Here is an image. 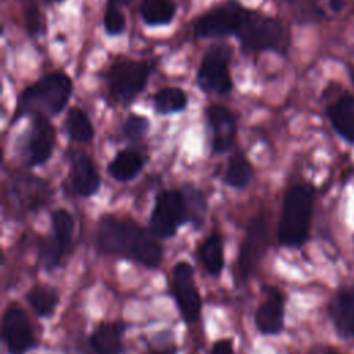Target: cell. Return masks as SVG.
I'll return each instance as SVG.
<instances>
[{
  "instance_id": "6da1fadb",
  "label": "cell",
  "mask_w": 354,
  "mask_h": 354,
  "mask_svg": "<svg viewBox=\"0 0 354 354\" xmlns=\"http://www.w3.org/2000/svg\"><path fill=\"white\" fill-rule=\"evenodd\" d=\"M97 245L104 253L134 260L155 268L162 260L160 245L136 223L104 216L97 227Z\"/></svg>"
},
{
  "instance_id": "7a4b0ae2",
  "label": "cell",
  "mask_w": 354,
  "mask_h": 354,
  "mask_svg": "<svg viewBox=\"0 0 354 354\" xmlns=\"http://www.w3.org/2000/svg\"><path fill=\"white\" fill-rule=\"evenodd\" d=\"M71 93L72 83L66 75H46L19 95L17 115H57L65 108Z\"/></svg>"
},
{
  "instance_id": "3957f363",
  "label": "cell",
  "mask_w": 354,
  "mask_h": 354,
  "mask_svg": "<svg viewBox=\"0 0 354 354\" xmlns=\"http://www.w3.org/2000/svg\"><path fill=\"white\" fill-rule=\"evenodd\" d=\"M314 192L307 185L290 188L283 199L278 224V241L283 246H300L307 241Z\"/></svg>"
},
{
  "instance_id": "277c9868",
  "label": "cell",
  "mask_w": 354,
  "mask_h": 354,
  "mask_svg": "<svg viewBox=\"0 0 354 354\" xmlns=\"http://www.w3.org/2000/svg\"><path fill=\"white\" fill-rule=\"evenodd\" d=\"M188 209L183 189H163L156 195L149 218V230L156 238H171L188 223Z\"/></svg>"
},
{
  "instance_id": "5b68a950",
  "label": "cell",
  "mask_w": 354,
  "mask_h": 354,
  "mask_svg": "<svg viewBox=\"0 0 354 354\" xmlns=\"http://www.w3.org/2000/svg\"><path fill=\"white\" fill-rule=\"evenodd\" d=\"M235 35L245 48L263 51L277 46L282 35V28L279 22L271 17L245 11Z\"/></svg>"
},
{
  "instance_id": "8992f818",
  "label": "cell",
  "mask_w": 354,
  "mask_h": 354,
  "mask_svg": "<svg viewBox=\"0 0 354 354\" xmlns=\"http://www.w3.org/2000/svg\"><path fill=\"white\" fill-rule=\"evenodd\" d=\"M171 293L185 322L198 321L202 310V299L194 279V268L187 261L173 267Z\"/></svg>"
},
{
  "instance_id": "52a82bcc",
  "label": "cell",
  "mask_w": 354,
  "mask_h": 354,
  "mask_svg": "<svg viewBox=\"0 0 354 354\" xmlns=\"http://www.w3.org/2000/svg\"><path fill=\"white\" fill-rule=\"evenodd\" d=\"M149 66L142 61H120L112 66L108 76L111 93L122 101L134 98L147 84Z\"/></svg>"
},
{
  "instance_id": "ba28073f",
  "label": "cell",
  "mask_w": 354,
  "mask_h": 354,
  "mask_svg": "<svg viewBox=\"0 0 354 354\" xmlns=\"http://www.w3.org/2000/svg\"><path fill=\"white\" fill-rule=\"evenodd\" d=\"M3 342L8 354H26L36 347V337L26 314L17 306H10L3 315Z\"/></svg>"
},
{
  "instance_id": "9c48e42d",
  "label": "cell",
  "mask_w": 354,
  "mask_h": 354,
  "mask_svg": "<svg viewBox=\"0 0 354 354\" xmlns=\"http://www.w3.org/2000/svg\"><path fill=\"white\" fill-rule=\"evenodd\" d=\"M51 225L53 235L41 245V260L47 270L57 267L68 250L75 230V221L68 210L58 209L53 212Z\"/></svg>"
},
{
  "instance_id": "30bf717a",
  "label": "cell",
  "mask_w": 354,
  "mask_h": 354,
  "mask_svg": "<svg viewBox=\"0 0 354 354\" xmlns=\"http://www.w3.org/2000/svg\"><path fill=\"white\" fill-rule=\"evenodd\" d=\"M228 58L230 53L224 47H216L206 53L198 71V83L203 90L224 94L232 88Z\"/></svg>"
},
{
  "instance_id": "8fae6325",
  "label": "cell",
  "mask_w": 354,
  "mask_h": 354,
  "mask_svg": "<svg viewBox=\"0 0 354 354\" xmlns=\"http://www.w3.org/2000/svg\"><path fill=\"white\" fill-rule=\"evenodd\" d=\"M245 10L230 1L196 19L194 30L198 37H221L235 33Z\"/></svg>"
},
{
  "instance_id": "7c38bea8",
  "label": "cell",
  "mask_w": 354,
  "mask_h": 354,
  "mask_svg": "<svg viewBox=\"0 0 354 354\" xmlns=\"http://www.w3.org/2000/svg\"><path fill=\"white\" fill-rule=\"evenodd\" d=\"M267 246V221L261 214L253 216L246 227L245 238L241 245L238 266L243 279L249 278L256 270Z\"/></svg>"
},
{
  "instance_id": "4fadbf2b",
  "label": "cell",
  "mask_w": 354,
  "mask_h": 354,
  "mask_svg": "<svg viewBox=\"0 0 354 354\" xmlns=\"http://www.w3.org/2000/svg\"><path fill=\"white\" fill-rule=\"evenodd\" d=\"M55 130L46 115H35L26 141V160L29 166H40L51 156Z\"/></svg>"
},
{
  "instance_id": "5bb4252c",
  "label": "cell",
  "mask_w": 354,
  "mask_h": 354,
  "mask_svg": "<svg viewBox=\"0 0 354 354\" xmlns=\"http://www.w3.org/2000/svg\"><path fill=\"white\" fill-rule=\"evenodd\" d=\"M285 299L275 288L266 289V299L254 313V324L263 335H278L283 329Z\"/></svg>"
},
{
  "instance_id": "9a60e30c",
  "label": "cell",
  "mask_w": 354,
  "mask_h": 354,
  "mask_svg": "<svg viewBox=\"0 0 354 354\" xmlns=\"http://www.w3.org/2000/svg\"><path fill=\"white\" fill-rule=\"evenodd\" d=\"M207 120L212 129L213 152L223 153L230 151L236 134V124L232 113L221 105H212L207 109Z\"/></svg>"
},
{
  "instance_id": "2e32d148",
  "label": "cell",
  "mask_w": 354,
  "mask_h": 354,
  "mask_svg": "<svg viewBox=\"0 0 354 354\" xmlns=\"http://www.w3.org/2000/svg\"><path fill=\"white\" fill-rule=\"evenodd\" d=\"M71 178L73 189L80 196H91L101 187V177L93 160L83 152L71 153Z\"/></svg>"
},
{
  "instance_id": "e0dca14e",
  "label": "cell",
  "mask_w": 354,
  "mask_h": 354,
  "mask_svg": "<svg viewBox=\"0 0 354 354\" xmlns=\"http://www.w3.org/2000/svg\"><path fill=\"white\" fill-rule=\"evenodd\" d=\"M123 330L120 322L101 324L90 336V346L97 354H120L123 351Z\"/></svg>"
},
{
  "instance_id": "ac0fdd59",
  "label": "cell",
  "mask_w": 354,
  "mask_h": 354,
  "mask_svg": "<svg viewBox=\"0 0 354 354\" xmlns=\"http://www.w3.org/2000/svg\"><path fill=\"white\" fill-rule=\"evenodd\" d=\"M329 315L337 333L343 337L353 335L354 329V295L348 292L337 293L329 304Z\"/></svg>"
},
{
  "instance_id": "d6986e66",
  "label": "cell",
  "mask_w": 354,
  "mask_h": 354,
  "mask_svg": "<svg viewBox=\"0 0 354 354\" xmlns=\"http://www.w3.org/2000/svg\"><path fill=\"white\" fill-rule=\"evenodd\" d=\"M335 130L347 141L354 142V97L346 94L328 109Z\"/></svg>"
},
{
  "instance_id": "ffe728a7",
  "label": "cell",
  "mask_w": 354,
  "mask_h": 354,
  "mask_svg": "<svg viewBox=\"0 0 354 354\" xmlns=\"http://www.w3.org/2000/svg\"><path fill=\"white\" fill-rule=\"evenodd\" d=\"M144 158L134 149H123L108 165V173L119 183L136 178L144 167Z\"/></svg>"
},
{
  "instance_id": "44dd1931",
  "label": "cell",
  "mask_w": 354,
  "mask_h": 354,
  "mask_svg": "<svg viewBox=\"0 0 354 354\" xmlns=\"http://www.w3.org/2000/svg\"><path fill=\"white\" fill-rule=\"evenodd\" d=\"M199 259L207 274L217 277L224 268V249L221 236L216 232L210 234L198 249Z\"/></svg>"
},
{
  "instance_id": "7402d4cb",
  "label": "cell",
  "mask_w": 354,
  "mask_h": 354,
  "mask_svg": "<svg viewBox=\"0 0 354 354\" xmlns=\"http://www.w3.org/2000/svg\"><path fill=\"white\" fill-rule=\"evenodd\" d=\"M26 300L37 317L48 318L58 306L59 295L55 288L36 285L26 293Z\"/></svg>"
},
{
  "instance_id": "603a6c76",
  "label": "cell",
  "mask_w": 354,
  "mask_h": 354,
  "mask_svg": "<svg viewBox=\"0 0 354 354\" xmlns=\"http://www.w3.org/2000/svg\"><path fill=\"white\" fill-rule=\"evenodd\" d=\"M253 174L254 171L248 158L243 153L236 152L230 158L223 180L227 185L236 189H242L248 187V184L253 178Z\"/></svg>"
},
{
  "instance_id": "cb8c5ba5",
  "label": "cell",
  "mask_w": 354,
  "mask_h": 354,
  "mask_svg": "<svg viewBox=\"0 0 354 354\" xmlns=\"http://www.w3.org/2000/svg\"><path fill=\"white\" fill-rule=\"evenodd\" d=\"M68 136L76 142H88L93 138L94 130L88 116L80 108H72L65 119Z\"/></svg>"
},
{
  "instance_id": "d4e9b609",
  "label": "cell",
  "mask_w": 354,
  "mask_h": 354,
  "mask_svg": "<svg viewBox=\"0 0 354 354\" xmlns=\"http://www.w3.org/2000/svg\"><path fill=\"white\" fill-rule=\"evenodd\" d=\"M176 6L170 0H144L141 17L148 25H165L171 21Z\"/></svg>"
},
{
  "instance_id": "484cf974",
  "label": "cell",
  "mask_w": 354,
  "mask_h": 354,
  "mask_svg": "<svg viewBox=\"0 0 354 354\" xmlns=\"http://www.w3.org/2000/svg\"><path fill=\"white\" fill-rule=\"evenodd\" d=\"M153 106L163 115L180 112L187 106V95L181 88L166 87L153 95Z\"/></svg>"
},
{
  "instance_id": "4316f807",
  "label": "cell",
  "mask_w": 354,
  "mask_h": 354,
  "mask_svg": "<svg viewBox=\"0 0 354 354\" xmlns=\"http://www.w3.org/2000/svg\"><path fill=\"white\" fill-rule=\"evenodd\" d=\"M183 192H184L185 202H187L189 223H192L195 225V228H201L205 221V214L207 210L206 199L198 188H195L194 185H189V184L184 185Z\"/></svg>"
},
{
  "instance_id": "83f0119b",
  "label": "cell",
  "mask_w": 354,
  "mask_h": 354,
  "mask_svg": "<svg viewBox=\"0 0 354 354\" xmlns=\"http://www.w3.org/2000/svg\"><path fill=\"white\" fill-rule=\"evenodd\" d=\"M148 127H149V122L147 118L140 115H131L123 123L122 133L129 140H140L147 134Z\"/></svg>"
},
{
  "instance_id": "f1b7e54d",
  "label": "cell",
  "mask_w": 354,
  "mask_h": 354,
  "mask_svg": "<svg viewBox=\"0 0 354 354\" xmlns=\"http://www.w3.org/2000/svg\"><path fill=\"white\" fill-rule=\"evenodd\" d=\"M126 25L123 12L118 8V6L109 4L105 17H104V26L109 35H119L123 32Z\"/></svg>"
},
{
  "instance_id": "f546056e",
  "label": "cell",
  "mask_w": 354,
  "mask_h": 354,
  "mask_svg": "<svg viewBox=\"0 0 354 354\" xmlns=\"http://www.w3.org/2000/svg\"><path fill=\"white\" fill-rule=\"evenodd\" d=\"M25 21H26V26L29 29V32L32 35L37 33L41 29V14L37 8V6L35 3H28V6H25Z\"/></svg>"
},
{
  "instance_id": "4dcf8cb0",
  "label": "cell",
  "mask_w": 354,
  "mask_h": 354,
  "mask_svg": "<svg viewBox=\"0 0 354 354\" xmlns=\"http://www.w3.org/2000/svg\"><path fill=\"white\" fill-rule=\"evenodd\" d=\"M210 354H234L232 340H231V339H221V340H217V342L213 344Z\"/></svg>"
},
{
  "instance_id": "1f68e13d",
  "label": "cell",
  "mask_w": 354,
  "mask_h": 354,
  "mask_svg": "<svg viewBox=\"0 0 354 354\" xmlns=\"http://www.w3.org/2000/svg\"><path fill=\"white\" fill-rule=\"evenodd\" d=\"M129 1L131 0H109V4H113V6H123V4H127Z\"/></svg>"
},
{
  "instance_id": "d6a6232c",
  "label": "cell",
  "mask_w": 354,
  "mask_h": 354,
  "mask_svg": "<svg viewBox=\"0 0 354 354\" xmlns=\"http://www.w3.org/2000/svg\"><path fill=\"white\" fill-rule=\"evenodd\" d=\"M151 354H167V353H155V351H153V353H151Z\"/></svg>"
},
{
  "instance_id": "836d02e7",
  "label": "cell",
  "mask_w": 354,
  "mask_h": 354,
  "mask_svg": "<svg viewBox=\"0 0 354 354\" xmlns=\"http://www.w3.org/2000/svg\"><path fill=\"white\" fill-rule=\"evenodd\" d=\"M326 354H339V353H335V351H329V353H326Z\"/></svg>"
},
{
  "instance_id": "e575fe53",
  "label": "cell",
  "mask_w": 354,
  "mask_h": 354,
  "mask_svg": "<svg viewBox=\"0 0 354 354\" xmlns=\"http://www.w3.org/2000/svg\"><path fill=\"white\" fill-rule=\"evenodd\" d=\"M48 1H59V0H48Z\"/></svg>"
},
{
  "instance_id": "d590c367",
  "label": "cell",
  "mask_w": 354,
  "mask_h": 354,
  "mask_svg": "<svg viewBox=\"0 0 354 354\" xmlns=\"http://www.w3.org/2000/svg\"><path fill=\"white\" fill-rule=\"evenodd\" d=\"M353 336H354V329H353Z\"/></svg>"
}]
</instances>
